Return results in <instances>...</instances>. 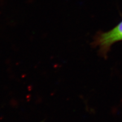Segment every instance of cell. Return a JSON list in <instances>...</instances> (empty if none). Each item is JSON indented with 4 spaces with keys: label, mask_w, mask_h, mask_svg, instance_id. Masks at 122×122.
Instances as JSON below:
<instances>
[{
    "label": "cell",
    "mask_w": 122,
    "mask_h": 122,
    "mask_svg": "<svg viewBox=\"0 0 122 122\" xmlns=\"http://www.w3.org/2000/svg\"><path fill=\"white\" fill-rule=\"evenodd\" d=\"M122 41V20L111 30L97 33L93 40V45L98 48L101 56L106 57L112 45Z\"/></svg>",
    "instance_id": "1"
}]
</instances>
